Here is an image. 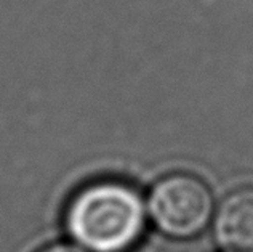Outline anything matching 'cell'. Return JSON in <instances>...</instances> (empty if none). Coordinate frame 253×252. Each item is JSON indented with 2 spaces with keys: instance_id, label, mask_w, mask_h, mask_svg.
Returning a JSON list of instances; mask_svg holds the SVG:
<instances>
[{
  "instance_id": "1",
  "label": "cell",
  "mask_w": 253,
  "mask_h": 252,
  "mask_svg": "<svg viewBox=\"0 0 253 252\" xmlns=\"http://www.w3.org/2000/svg\"><path fill=\"white\" fill-rule=\"evenodd\" d=\"M148 207L136 188L117 180L79 190L66 209L71 240L88 252H128L141 238Z\"/></svg>"
},
{
  "instance_id": "2",
  "label": "cell",
  "mask_w": 253,
  "mask_h": 252,
  "mask_svg": "<svg viewBox=\"0 0 253 252\" xmlns=\"http://www.w3.org/2000/svg\"><path fill=\"white\" fill-rule=\"evenodd\" d=\"M148 214L156 228L169 238L188 240L207 227L215 214L210 188L192 174H171L152 187Z\"/></svg>"
},
{
  "instance_id": "3",
  "label": "cell",
  "mask_w": 253,
  "mask_h": 252,
  "mask_svg": "<svg viewBox=\"0 0 253 252\" xmlns=\"http://www.w3.org/2000/svg\"><path fill=\"white\" fill-rule=\"evenodd\" d=\"M213 235L224 252H253V187L232 191L219 202Z\"/></svg>"
},
{
  "instance_id": "4",
  "label": "cell",
  "mask_w": 253,
  "mask_h": 252,
  "mask_svg": "<svg viewBox=\"0 0 253 252\" xmlns=\"http://www.w3.org/2000/svg\"><path fill=\"white\" fill-rule=\"evenodd\" d=\"M41 252H84L82 249H77L74 246H69V244H55V246L45 248Z\"/></svg>"
}]
</instances>
